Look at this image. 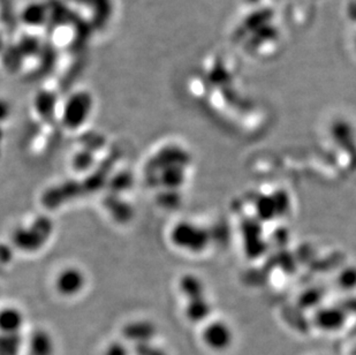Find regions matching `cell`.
I'll list each match as a JSON object with an SVG mask.
<instances>
[{"mask_svg": "<svg viewBox=\"0 0 356 355\" xmlns=\"http://www.w3.org/2000/svg\"><path fill=\"white\" fill-rule=\"evenodd\" d=\"M54 290L63 298H75L87 286V276L78 267H65L54 278Z\"/></svg>", "mask_w": 356, "mask_h": 355, "instance_id": "cell-2", "label": "cell"}, {"mask_svg": "<svg viewBox=\"0 0 356 355\" xmlns=\"http://www.w3.org/2000/svg\"><path fill=\"white\" fill-rule=\"evenodd\" d=\"M138 355H164L159 349H152L149 344H142L138 345Z\"/></svg>", "mask_w": 356, "mask_h": 355, "instance_id": "cell-11", "label": "cell"}, {"mask_svg": "<svg viewBox=\"0 0 356 355\" xmlns=\"http://www.w3.org/2000/svg\"><path fill=\"white\" fill-rule=\"evenodd\" d=\"M103 355H129V351L124 342H112L105 347Z\"/></svg>", "mask_w": 356, "mask_h": 355, "instance_id": "cell-10", "label": "cell"}, {"mask_svg": "<svg viewBox=\"0 0 356 355\" xmlns=\"http://www.w3.org/2000/svg\"><path fill=\"white\" fill-rule=\"evenodd\" d=\"M24 24H31V26H38L43 24L45 20V10L43 6L38 3L28 6L24 12Z\"/></svg>", "mask_w": 356, "mask_h": 355, "instance_id": "cell-8", "label": "cell"}, {"mask_svg": "<svg viewBox=\"0 0 356 355\" xmlns=\"http://www.w3.org/2000/svg\"><path fill=\"white\" fill-rule=\"evenodd\" d=\"M44 104H45V106L38 109V111L42 113V116L50 113L52 109H54V96H52L51 94H47V93L38 95V105Z\"/></svg>", "mask_w": 356, "mask_h": 355, "instance_id": "cell-9", "label": "cell"}, {"mask_svg": "<svg viewBox=\"0 0 356 355\" xmlns=\"http://www.w3.org/2000/svg\"><path fill=\"white\" fill-rule=\"evenodd\" d=\"M6 106L3 104H0V119L6 116Z\"/></svg>", "mask_w": 356, "mask_h": 355, "instance_id": "cell-12", "label": "cell"}, {"mask_svg": "<svg viewBox=\"0 0 356 355\" xmlns=\"http://www.w3.org/2000/svg\"><path fill=\"white\" fill-rule=\"evenodd\" d=\"M92 109V98L86 93L72 96L65 104L63 121L66 127L76 129L84 124Z\"/></svg>", "mask_w": 356, "mask_h": 355, "instance_id": "cell-3", "label": "cell"}, {"mask_svg": "<svg viewBox=\"0 0 356 355\" xmlns=\"http://www.w3.org/2000/svg\"><path fill=\"white\" fill-rule=\"evenodd\" d=\"M155 329L148 322H133L124 326L122 330L124 337L129 342H136V345L148 344L152 338Z\"/></svg>", "mask_w": 356, "mask_h": 355, "instance_id": "cell-6", "label": "cell"}, {"mask_svg": "<svg viewBox=\"0 0 356 355\" xmlns=\"http://www.w3.org/2000/svg\"><path fill=\"white\" fill-rule=\"evenodd\" d=\"M28 352L29 355H54V342L52 336L45 330H38L28 342Z\"/></svg>", "mask_w": 356, "mask_h": 355, "instance_id": "cell-7", "label": "cell"}, {"mask_svg": "<svg viewBox=\"0 0 356 355\" xmlns=\"http://www.w3.org/2000/svg\"><path fill=\"white\" fill-rule=\"evenodd\" d=\"M203 340L212 351H225L232 342V333L229 329L222 323L209 326L203 335Z\"/></svg>", "mask_w": 356, "mask_h": 355, "instance_id": "cell-5", "label": "cell"}, {"mask_svg": "<svg viewBox=\"0 0 356 355\" xmlns=\"http://www.w3.org/2000/svg\"><path fill=\"white\" fill-rule=\"evenodd\" d=\"M51 228L52 226L47 219L34 221L29 228H19L13 233L14 245L22 251H38L50 237Z\"/></svg>", "mask_w": 356, "mask_h": 355, "instance_id": "cell-1", "label": "cell"}, {"mask_svg": "<svg viewBox=\"0 0 356 355\" xmlns=\"http://www.w3.org/2000/svg\"><path fill=\"white\" fill-rule=\"evenodd\" d=\"M24 313L13 306H7L0 308V335L17 336L24 328Z\"/></svg>", "mask_w": 356, "mask_h": 355, "instance_id": "cell-4", "label": "cell"}]
</instances>
